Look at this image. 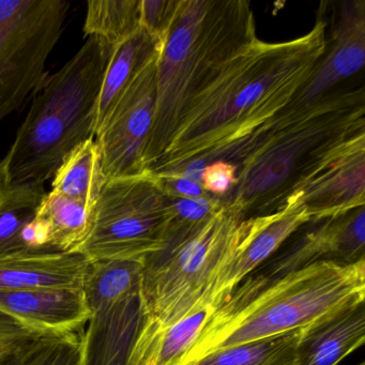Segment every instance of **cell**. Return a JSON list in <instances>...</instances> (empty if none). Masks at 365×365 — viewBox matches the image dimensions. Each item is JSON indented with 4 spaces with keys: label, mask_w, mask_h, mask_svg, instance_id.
<instances>
[{
    "label": "cell",
    "mask_w": 365,
    "mask_h": 365,
    "mask_svg": "<svg viewBox=\"0 0 365 365\" xmlns=\"http://www.w3.org/2000/svg\"><path fill=\"white\" fill-rule=\"evenodd\" d=\"M215 311L208 305L166 326L143 320L125 365H181Z\"/></svg>",
    "instance_id": "obj_18"
},
{
    "label": "cell",
    "mask_w": 365,
    "mask_h": 365,
    "mask_svg": "<svg viewBox=\"0 0 365 365\" xmlns=\"http://www.w3.org/2000/svg\"><path fill=\"white\" fill-rule=\"evenodd\" d=\"M236 181V166L225 161H213L205 168L200 185L206 193L223 198L234 189Z\"/></svg>",
    "instance_id": "obj_29"
},
{
    "label": "cell",
    "mask_w": 365,
    "mask_h": 365,
    "mask_svg": "<svg viewBox=\"0 0 365 365\" xmlns=\"http://www.w3.org/2000/svg\"><path fill=\"white\" fill-rule=\"evenodd\" d=\"M48 339L0 313V365H27Z\"/></svg>",
    "instance_id": "obj_25"
},
{
    "label": "cell",
    "mask_w": 365,
    "mask_h": 365,
    "mask_svg": "<svg viewBox=\"0 0 365 365\" xmlns=\"http://www.w3.org/2000/svg\"><path fill=\"white\" fill-rule=\"evenodd\" d=\"M106 182L95 138L74 149L53 177L52 191L93 208Z\"/></svg>",
    "instance_id": "obj_22"
},
{
    "label": "cell",
    "mask_w": 365,
    "mask_h": 365,
    "mask_svg": "<svg viewBox=\"0 0 365 365\" xmlns=\"http://www.w3.org/2000/svg\"><path fill=\"white\" fill-rule=\"evenodd\" d=\"M320 222L259 277L277 279L320 260L354 264L365 258L364 206Z\"/></svg>",
    "instance_id": "obj_15"
},
{
    "label": "cell",
    "mask_w": 365,
    "mask_h": 365,
    "mask_svg": "<svg viewBox=\"0 0 365 365\" xmlns=\"http://www.w3.org/2000/svg\"><path fill=\"white\" fill-rule=\"evenodd\" d=\"M313 223L304 206L298 202L262 217L247 219V228L240 242L217 271L202 307L215 309L258 266L266 262L299 228Z\"/></svg>",
    "instance_id": "obj_11"
},
{
    "label": "cell",
    "mask_w": 365,
    "mask_h": 365,
    "mask_svg": "<svg viewBox=\"0 0 365 365\" xmlns=\"http://www.w3.org/2000/svg\"><path fill=\"white\" fill-rule=\"evenodd\" d=\"M46 195L43 185L4 187L0 194V256L46 250L36 222Z\"/></svg>",
    "instance_id": "obj_19"
},
{
    "label": "cell",
    "mask_w": 365,
    "mask_h": 365,
    "mask_svg": "<svg viewBox=\"0 0 365 365\" xmlns=\"http://www.w3.org/2000/svg\"><path fill=\"white\" fill-rule=\"evenodd\" d=\"M0 313L50 339L84 336L91 309L84 289H0Z\"/></svg>",
    "instance_id": "obj_14"
},
{
    "label": "cell",
    "mask_w": 365,
    "mask_h": 365,
    "mask_svg": "<svg viewBox=\"0 0 365 365\" xmlns=\"http://www.w3.org/2000/svg\"><path fill=\"white\" fill-rule=\"evenodd\" d=\"M335 12L332 35L313 76L284 110L300 113L332 93V88L363 69L365 61V0L343 1Z\"/></svg>",
    "instance_id": "obj_13"
},
{
    "label": "cell",
    "mask_w": 365,
    "mask_h": 365,
    "mask_svg": "<svg viewBox=\"0 0 365 365\" xmlns=\"http://www.w3.org/2000/svg\"><path fill=\"white\" fill-rule=\"evenodd\" d=\"M114 48L88 37L63 69L48 76L0 161L6 187L44 185L74 149L95 138L100 91Z\"/></svg>",
    "instance_id": "obj_5"
},
{
    "label": "cell",
    "mask_w": 365,
    "mask_h": 365,
    "mask_svg": "<svg viewBox=\"0 0 365 365\" xmlns=\"http://www.w3.org/2000/svg\"><path fill=\"white\" fill-rule=\"evenodd\" d=\"M142 29V0H89L85 36L116 48Z\"/></svg>",
    "instance_id": "obj_24"
},
{
    "label": "cell",
    "mask_w": 365,
    "mask_h": 365,
    "mask_svg": "<svg viewBox=\"0 0 365 365\" xmlns=\"http://www.w3.org/2000/svg\"><path fill=\"white\" fill-rule=\"evenodd\" d=\"M93 208L73 198L50 192L44 196L36 221L50 251L76 252L88 236Z\"/></svg>",
    "instance_id": "obj_21"
},
{
    "label": "cell",
    "mask_w": 365,
    "mask_h": 365,
    "mask_svg": "<svg viewBox=\"0 0 365 365\" xmlns=\"http://www.w3.org/2000/svg\"><path fill=\"white\" fill-rule=\"evenodd\" d=\"M159 179L173 197H202L208 194L202 185L182 176L159 177Z\"/></svg>",
    "instance_id": "obj_30"
},
{
    "label": "cell",
    "mask_w": 365,
    "mask_h": 365,
    "mask_svg": "<svg viewBox=\"0 0 365 365\" xmlns=\"http://www.w3.org/2000/svg\"><path fill=\"white\" fill-rule=\"evenodd\" d=\"M174 217L173 196L153 173L108 179L93 206L88 236L76 252L91 264L144 260L163 247Z\"/></svg>",
    "instance_id": "obj_7"
},
{
    "label": "cell",
    "mask_w": 365,
    "mask_h": 365,
    "mask_svg": "<svg viewBox=\"0 0 365 365\" xmlns=\"http://www.w3.org/2000/svg\"><path fill=\"white\" fill-rule=\"evenodd\" d=\"M4 187H5V185H4L3 177H1V174H0V194L3 192Z\"/></svg>",
    "instance_id": "obj_31"
},
{
    "label": "cell",
    "mask_w": 365,
    "mask_h": 365,
    "mask_svg": "<svg viewBox=\"0 0 365 365\" xmlns=\"http://www.w3.org/2000/svg\"><path fill=\"white\" fill-rule=\"evenodd\" d=\"M162 44L142 27L114 48L100 91L95 136L140 70L161 51Z\"/></svg>",
    "instance_id": "obj_20"
},
{
    "label": "cell",
    "mask_w": 365,
    "mask_h": 365,
    "mask_svg": "<svg viewBox=\"0 0 365 365\" xmlns=\"http://www.w3.org/2000/svg\"><path fill=\"white\" fill-rule=\"evenodd\" d=\"M255 39L247 0H179L158 57L157 106L145 170L150 172L168 150L187 110L223 66Z\"/></svg>",
    "instance_id": "obj_4"
},
{
    "label": "cell",
    "mask_w": 365,
    "mask_h": 365,
    "mask_svg": "<svg viewBox=\"0 0 365 365\" xmlns=\"http://www.w3.org/2000/svg\"><path fill=\"white\" fill-rule=\"evenodd\" d=\"M179 0H142V27L164 43Z\"/></svg>",
    "instance_id": "obj_28"
},
{
    "label": "cell",
    "mask_w": 365,
    "mask_h": 365,
    "mask_svg": "<svg viewBox=\"0 0 365 365\" xmlns=\"http://www.w3.org/2000/svg\"><path fill=\"white\" fill-rule=\"evenodd\" d=\"M247 228V220L224 207L200 224L170 223L163 247L143 260V320L166 326L202 309L217 271Z\"/></svg>",
    "instance_id": "obj_6"
},
{
    "label": "cell",
    "mask_w": 365,
    "mask_h": 365,
    "mask_svg": "<svg viewBox=\"0 0 365 365\" xmlns=\"http://www.w3.org/2000/svg\"><path fill=\"white\" fill-rule=\"evenodd\" d=\"M69 0H0V123L43 86Z\"/></svg>",
    "instance_id": "obj_8"
},
{
    "label": "cell",
    "mask_w": 365,
    "mask_h": 365,
    "mask_svg": "<svg viewBox=\"0 0 365 365\" xmlns=\"http://www.w3.org/2000/svg\"><path fill=\"white\" fill-rule=\"evenodd\" d=\"M27 365H85L84 336L48 339Z\"/></svg>",
    "instance_id": "obj_26"
},
{
    "label": "cell",
    "mask_w": 365,
    "mask_h": 365,
    "mask_svg": "<svg viewBox=\"0 0 365 365\" xmlns=\"http://www.w3.org/2000/svg\"><path fill=\"white\" fill-rule=\"evenodd\" d=\"M222 207L219 198L210 194L202 197H173L175 217L172 223L200 224L210 219Z\"/></svg>",
    "instance_id": "obj_27"
},
{
    "label": "cell",
    "mask_w": 365,
    "mask_h": 365,
    "mask_svg": "<svg viewBox=\"0 0 365 365\" xmlns=\"http://www.w3.org/2000/svg\"><path fill=\"white\" fill-rule=\"evenodd\" d=\"M360 365H365V364H364V363H361V364H360Z\"/></svg>",
    "instance_id": "obj_32"
},
{
    "label": "cell",
    "mask_w": 365,
    "mask_h": 365,
    "mask_svg": "<svg viewBox=\"0 0 365 365\" xmlns=\"http://www.w3.org/2000/svg\"><path fill=\"white\" fill-rule=\"evenodd\" d=\"M327 29L320 8L314 29L298 39L267 43L257 38L245 44L193 102L150 173L172 176L277 116L313 76L327 50Z\"/></svg>",
    "instance_id": "obj_1"
},
{
    "label": "cell",
    "mask_w": 365,
    "mask_h": 365,
    "mask_svg": "<svg viewBox=\"0 0 365 365\" xmlns=\"http://www.w3.org/2000/svg\"><path fill=\"white\" fill-rule=\"evenodd\" d=\"M304 328L217 350L194 365H298Z\"/></svg>",
    "instance_id": "obj_23"
},
{
    "label": "cell",
    "mask_w": 365,
    "mask_h": 365,
    "mask_svg": "<svg viewBox=\"0 0 365 365\" xmlns=\"http://www.w3.org/2000/svg\"><path fill=\"white\" fill-rule=\"evenodd\" d=\"M364 301L307 327L298 347V365H337L364 344Z\"/></svg>",
    "instance_id": "obj_17"
},
{
    "label": "cell",
    "mask_w": 365,
    "mask_h": 365,
    "mask_svg": "<svg viewBox=\"0 0 365 365\" xmlns=\"http://www.w3.org/2000/svg\"><path fill=\"white\" fill-rule=\"evenodd\" d=\"M365 133L364 87L332 91L300 113L281 110L224 148L238 165L234 189L219 198L239 219L281 210L324 162L348 140Z\"/></svg>",
    "instance_id": "obj_2"
},
{
    "label": "cell",
    "mask_w": 365,
    "mask_h": 365,
    "mask_svg": "<svg viewBox=\"0 0 365 365\" xmlns=\"http://www.w3.org/2000/svg\"><path fill=\"white\" fill-rule=\"evenodd\" d=\"M159 53L140 70L96 134L106 180L146 172L144 153L157 106Z\"/></svg>",
    "instance_id": "obj_10"
},
{
    "label": "cell",
    "mask_w": 365,
    "mask_h": 365,
    "mask_svg": "<svg viewBox=\"0 0 365 365\" xmlns=\"http://www.w3.org/2000/svg\"><path fill=\"white\" fill-rule=\"evenodd\" d=\"M142 260L91 262L84 284L91 318L85 365H125L143 322Z\"/></svg>",
    "instance_id": "obj_9"
},
{
    "label": "cell",
    "mask_w": 365,
    "mask_h": 365,
    "mask_svg": "<svg viewBox=\"0 0 365 365\" xmlns=\"http://www.w3.org/2000/svg\"><path fill=\"white\" fill-rule=\"evenodd\" d=\"M209 317L181 365L232 346L307 328L365 299V258L312 262L277 279L247 277Z\"/></svg>",
    "instance_id": "obj_3"
},
{
    "label": "cell",
    "mask_w": 365,
    "mask_h": 365,
    "mask_svg": "<svg viewBox=\"0 0 365 365\" xmlns=\"http://www.w3.org/2000/svg\"><path fill=\"white\" fill-rule=\"evenodd\" d=\"M300 202L312 222L334 217L365 205V133L348 140L314 173L285 205ZM283 207V208H284Z\"/></svg>",
    "instance_id": "obj_12"
},
{
    "label": "cell",
    "mask_w": 365,
    "mask_h": 365,
    "mask_svg": "<svg viewBox=\"0 0 365 365\" xmlns=\"http://www.w3.org/2000/svg\"><path fill=\"white\" fill-rule=\"evenodd\" d=\"M89 267L80 252L33 250L0 256V289H83Z\"/></svg>",
    "instance_id": "obj_16"
}]
</instances>
